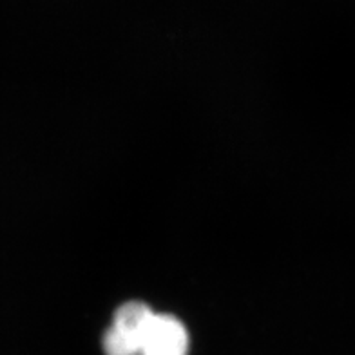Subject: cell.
Segmentation results:
<instances>
[{
    "mask_svg": "<svg viewBox=\"0 0 355 355\" xmlns=\"http://www.w3.org/2000/svg\"><path fill=\"white\" fill-rule=\"evenodd\" d=\"M155 318L156 313L144 303L131 301L120 306L103 337L105 355H140Z\"/></svg>",
    "mask_w": 355,
    "mask_h": 355,
    "instance_id": "6da1fadb",
    "label": "cell"
},
{
    "mask_svg": "<svg viewBox=\"0 0 355 355\" xmlns=\"http://www.w3.org/2000/svg\"><path fill=\"white\" fill-rule=\"evenodd\" d=\"M189 336L173 315H158L145 336L140 355H187Z\"/></svg>",
    "mask_w": 355,
    "mask_h": 355,
    "instance_id": "7a4b0ae2",
    "label": "cell"
}]
</instances>
